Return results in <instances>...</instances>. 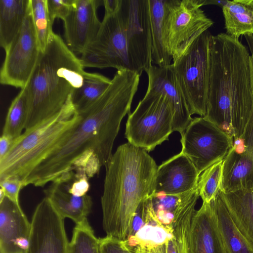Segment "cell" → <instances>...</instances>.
Wrapping results in <instances>:
<instances>
[{
    "label": "cell",
    "instance_id": "cell-11",
    "mask_svg": "<svg viewBox=\"0 0 253 253\" xmlns=\"http://www.w3.org/2000/svg\"><path fill=\"white\" fill-rule=\"evenodd\" d=\"M181 135V152L200 174L223 160L233 145L231 138L204 117L193 118Z\"/></svg>",
    "mask_w": 253,
    "mask_h": 253
},
{
    "label": "cell",
    "instance_id": "cell-35",
    "mask_svg": "<svg viewBox=\"0 0 253 253\" xmlns=\"http://www.w3.org/2000/svg\"><path fill=\"white\" fill-rule=\"evenodd\" d=\"M14 139L2 134L0 138V160H1L10 150Z\"/></svg>",
    "mask_w": 253,
    "mask_h": 253
},
{
    "label": "cell",
    "instance_id": "cell-34",
    "mask_svg": "<svg viewBox=\"0 0 253 253\" xmlns=\"http://www.w3.org/2000/svg\"><path fill=\"white\" fill-rule=\"evenodd\" d=\"M100 253H130L122 241L106 236L100 238Z\"/></svg>",
    "mask_w": 253,
    "mask_h": 253
},
{
    "label": "cell",
    "instance_id": "cell-3",
    "mask_svg": "<svg viewBox=\"0 0 253 253\" xmlns=\"http://www.w3.org/2000/svg\"><path fill=\"white\" fill-rule=\"evenodd\" d=\"M105 167L103 229L107 236L124 241L138 206L155 193L158 166L147 151L127 142L117 148Z\"/></svg>",
    "mask_w": 253,
    "mask_h": 253
},
{
    "label": "cell",
    "instance_id": "cell-33",
    "mask_svg": "<svg viewBox=\"0 0 253 253\" xmlns=\"http://www.w3.org/2000/svg\"><path fill=\"white\" fill-rule=\"evenodd\" d=\"M0 190L4 196L17 204H19V195L20 190L24 187L23 183L16 179H6L0 180Z\"/></svg>",
    "mask_w": 253,
    "mask_h": 253
},
{
    "label": "cell",
    "instance_id": "cell-30",
    "mask_svg": "<svg viewBox=\"0 0 253 253\" xmlns=\"http://www.w3.org/2000/svg\"><path fill=\"white\" fill-rule=\"evenodd\" d=\"M222 163L221 160L214 163L200 175L197 186L203 202H211L219 193L222 177Z\"/></svg>",
    "mask_w": 253,
    "mask_h": 253
},
{
    "label": "cell",
    "instance_id": "cell-31",
    "mask_svg": "<svg viewBox=\"0 0 253 253\" xmlns=\"http://www.w3.org/2000/svg\"><path fill=\"white\" fill-rule=\"evenodd\" d=\"M231 149L237 153L253 158V110L242 134L233 140Z\"/></svg>",
    "mask_w": 253,
    "mask_h": 253
},
{
    "label": "cell",
    "instance_id": "cell-25",
    "mask_svg": "<svg viewBox=\"0 0 253 253\" xmlns=\"http://www.w3.org/2000/svg\"><path fill=\"white\" fill-rule=\"evenodd\" d=\"M222 9L226 34L236 39L253 35V0H227Z\"/></svg>",
    "mask_w": 253,
    "mask_h": 253
},
{
    "label": "cell",
    "instance_id": "cell-15",
    "mask_svg": "<svg viewBox=\"0 0 253 253\" xmlns=\"http://www.w3.org/2000/svg\"><path fill=\"white\" fill-rule=\"evenodd\" d=\"M145 72L148 79L146 91L162 94L168 99L173 113V131L182 133L193 118L172 64L166 66L152 65Z\"/></svg>",
    "mask_w": 253,
    "mask_h": 253
},
{
    "label": "cell",
    "instance_id": "cell-8",
    "mask_svg": "<svg viewBox=\"0 0 253 253\" xmlns=\"http://www.w3.org/2000/svg\"><path fill=\"white\" fill-rule=\"evenodd\" d=\"M211 35L208 30L205 31L172 60L177 80L192 115L204 117L207 112Z\"/></svg>",
    "mask_w": 253,
    "mask_h": 253
},
{
    "label": "cell",
    "instance_id": "cell-37",
    "mask_svg": "<svg viewBox=\"0 0 253 253\" xmlns=\"http://www.w3.org/2000/svg\"><path fill=\"white\" fill-rule=\"evenodd\" d=\"M245 39L247 41L250 50L251 51V69H252V81L253 86V34H247L244 35Z\"/></svg>",
    "mask_w": 253,
    "mask_h": 253
},
{
    "label": "cell",
    "instance_id": "cell-22",
    "mask_svg": "<svg viewBox=\"0 0 253 253\" xmlns=\"http://www.w3.org/2000/svg\"><path fill=\"white\" fill-rule=\"evenodd\" d=\"M30 0H0V45L5 51L21 30Z\"/></svg>",
    "mask_w": 253,
    "mask_h": 253
},
{
    "label": "cell",
    "instance_id": "cell-29",
    "mask_svg": "<svg viewBox=\"0 0 253 253\" xmlns=\"http://www.w3.org/2000/svg\"><path fill=\"white\" fill-rule=\"evenodd\" d=\"M100 238H97L87 219L76 224L68 253H100Z\"/></svg>",
    "mask_w": 253,
    "mask_h": 253
},
{
    "label": "cell",
    "instance_id": "cell-21",
    "mask_svg": "<svg viewBox=\"0 0 253 253\" xmlns=\"http://www.w3.org/2000/svg\"><path fill=\"white\" fill-rule=\"evenodd\" d=\"M234 223L253 250V188L219 192Z\"/></svg>",
    "mask_w": 253,
    "mask_h": 253
},
{
    "label": "cell",
    "instance_id": "cell-2",
    "mask_svg": "<svg viewBox=\"0 0 253 253\" xmlns=\"http://www.w3.org/2000/svg\"><path fill=\"white\" fill-rule=\"evenodd\" d=\"M253 110L251 55L238 39L211 35L207 112L204 116L232 140L242 134Z\"/></svg>",
    "mask_w": 253,
    "mask_h": 253
},
{
    "label": "cell",
    "instance_id": "cell-27",
    "mask_svg": "<svg viewBox=\"0 0 253 253\" xmlns=\"http://www.w3.org/2000/svg\"><path fill=\"white\" fill-rule=\"evenodd\" d=\"M29 111V98L26 85L12 101L8 109L2 134L15 140L25 129Z\"/></svg>",
    "mask_w": 253,
    "mask_h": 253
},
{
    "label": "cell",
    "instance_id": "cell-17",
    "mask_svg": "<svg viewBox=\"0 0 253 253\" xmlns=\"http://www.w3.org/2000/svg\"><path fill=\"white\" fill-rule=\"evenodd\" d=\"M200 174L181 151L158 167L155 193L179 194L197 186Z\"/></svg>",
    "mask_w": 253,
    "mask_h": 253
},
{
    "label": "cell",
    "instance_id": "cell-20",
    "mask_svg": "<svg viewBox=\"0 0 253 253\" xmlns=\"http://www.w3.org/2000/svg\"><path fill=\"white\" fill-rule=\"evenodd\" d=\"M253 188V159L231 148L223 160L220 191L227 193Z\"/></svg>",
    "mask_w": 253,
    "mask_h": 253
},
{
    "label": "cell",
    "instance_id": "cell-16",
    "mask_svg": "<svg viewBox=\"0 0 253 253\" xmlns=\"http://www.w3.org/2000/svg\"><path fill=\"white\" fill-rule=\"evenodd\" d=\"M31 231L20 204L5 196L0 201V253H25Z\"/></svg>",
    "mask_w": 253,
    "mask_h": 253
},
{
    "label": "cell",
    "instance_id": "cell-5",
    "mask_svg": "<svg viewBox=\"0 0 253 253\" xmlns=\"http://www.w3.org/2000/svg\"><path fill=\"white\" fill-rule=\"evenodd\" d=\"M187 196L175 209L153 205L151 197L136 210L122 243L130 253H187L189 231L199 197Z\"/></svg>",
    "mask_w": 253,
    "mask_h": 253
},
{
    "label": "cell",
    "instance_id": "cell-18",
    "mask_svg": "<svg viewBox=\"0 0 253 253\" xmlns=\"http://www.w3.org/2000/svg\"><path fill=\"white\" fill-rule=\"evenodd\" d=\"M187 253H227L218 230L213 201L203 202L193 216Z\"/></svg>",
    "mask_w": 253,
    "mask_h": 253
},
{
    "label": "cell",
    "instance_id": "cell-7",
    "mask_svg": "<svg viewBox=\"0 0 253 253\" xmlns=\"http://www.w3.org/2000/svg\"><path fill=\"white\" fill-rule=\"evenodd\" d=\"M171 105L164 95L146 91L128 115L125 137L128 142L150 152L169 139L173 132Z\"/></svg>",
    "mask_w": 253,
    "mask_h": 253
},
{
    "label": "cell",
    "instance_id": "cell-10",
    "mask_svg": "<svg viewBox=\"0 0 253 253\" xmlns=\"http://www.w3.org/2000/svg\"><path fill=\"white\" fill-rule=\"evenodd\" d=\"M130 70L141 75L153 64L148 0H121L119 9Z\"/></svg>",
    "mask_w": 253,
    "mask_h": 253
},
{
    "label": "cell",
    "instance_id": "cell-23",
    "mask_svg": "<svg viewBox=\"0 0 253 253\" xmlns=\"http://www.w3.org/2000/svg\"><path fill=\"white\" fill-rule=\"evenodd\" d=\"M152 36V63L158 66L170 65L172 57L168 49L165 33L167 0H148Z\"/></svg>",
    "mask_w": 253,
    "mask_h": 253
},
{
    "label": "cell",
    "instance_id": "cell-9",
    "mask_svg": "<svg viewBox=\"0 0 253 253\" xmlns=\"http://www.w3.org/2000/svg\"><path fill=\"white\" fill-rule=\"evenodd\" d=\"M203 5L204 0H167L165 39L172 60L213 25L201 8Z\"/></svg>",
    "mask_w": 253,
    "mask_h": 253
},
{
    "label": "cell",
    "instance_id": "cell-24",
    "mask_svg": "<svg viewBox=\"0 0 253 253\" xmlns=\"http://www.w3.org/2000/svg\"><path fill=\"white\" fill-rule=\"evenodd\" d=\"M216 222L227 253H253V250L231 218L219 193L213 200Z\"/></svg>",
    "mask_w": 253,
    "mask_h": 253
},
{
    "label": "cell",
    "instance_id": "cell-32",
    "mask_svg": "<svg viewBox=\"0 0 253 253\" xmlns=\"http://www.w3.org/2000/svg\"><path fill=\"white\" fill-rule=\"evenodd\" d=\"M75 0H47L48 13L51 22L53 24L55 18L63 21L72 9Z\"/></svg>",
    "mask_w": 253,
    "mask_h": 253
},
{
    "label": "cell",
    "instance_id": "cell-26",
    "mask_svg": "<svg viewBox=\"0 0 253 253\" xmlns=\"http://www.w3.org/2000/svg\"><path fill=\"white\" fill-rule=\"evenodd\" d=\"M111 80L99 73L86 72L83 84L72 95V104L77 112L84 109L101 96Z\"/></svg>",
    "mask_w": 253,
    "mask_h": 253
},
{
    "label": "cell",
    "instance_id": "cell-13",
    "mask_svg": "<svg viewBox=\"0 0 253 253\" xmlns=\"http://www.w3.org/2000/svg\"><path fill=\"white\" fill-rule=\"evenodd\" d=\"M64 219L45 197L34 212L25 253H68Z\"/></svg>",
    "mask_w": 253,
    "mask_h": 253
},
{
    "label": "cell",
    "instance_id": "cell-14",
    "mask_svg": "<svg viewBox=\"0 0 253 253\" xmlns=\"http://www.w3.org/2000/svg\"><path fill=\"white\" fill-rule=\"evenodd\" d=\"M101 5L102 0H75L63 20L65 43L76 55H81L98 34L101 22L97 10Z\"/></svg>",
    "mask_w": 253,
    "mask_h": 253
},
{
    "label": "cell",
    "instance_id": "cell-6",
    "mask_svg": "<svg viewBox=\"0 0 253 253\" xmlns=\"http://www.w3.org/2000/svg\"><path fill=\"white\" fill-rule=\"evenodd\" d=\"M80 120L73 105L58 114L24 130L7 155L0 160V180L24 182L33 170L70 133Z\"/></svg>",
    "mask_w": 253,
    "mask_h": 253
},
{
    "label": "cell",
    "instance_id": "cell-12",
    "mask_svg": "<svg viewBox=\"0 0 253 253\" xmlns=\"http://www.w3.org/2000/svg\"><path fill=\"white\" fill-rule=\"evenodd\" d=\"M5 52V58L0 71V83L21 89L30 81L42 54L30 6L21 30Z\"/></svg>",
    "mask_w": 253,
    "mask_h": 253
},
{
    "label": "cell",
    "instance_id": "cell-19",
    "mask_svg": "<svg viewBox=\"0 0 253 253\" xmlns=\"http://www.w3.org/2000/svg\"><path fill=\"white\" fill-rule=\"evenodd\" d=\"M47 197L57 212L64 219L68 218L78 224L85 218L91 211L92 201L86 194L76 196L70 193L65 182L57 178L44 190Z\"/></svg>",
    "mask_w": 253,
    "mask_h": 253
},
{
    "label": "cell",
    "instance_id": "cell-1",
    "mask_svg": "<svg viewBox=\"0 0 253 253\" xmlns=\"http://www.w3.org/2000/svg\"><path fill=\"white\" fill-rule=\"evenodd\" d=\"M140 75L117 70L106 91L84 109L67 137L33 170L24 182L42 187L73 168L89 161L105 166L122 119L130 114Z\"/></svg>",
    "mask_w": 253,
    "mask_h": 253
},
{
    "label": "cell",
    "instance_id": "cell-28",
    "mask_svg": "<svg viewBox=\"0 0 253 253\" xmlns=\"http://www.w3.org/2000/svg\"><path fill=\"white\" fill-rule=\"evenodd\" d=\"M30 8L38 46L43 53L53 32L47 7V0H30Z\"/></svg>",
    "mask_w": 253,
    "mask_h": 253
},
{
    "label": "cell",
    "instance_id": "cell-36",
    "mask_svg": "<svg viewBox=\"0 0 253 253\" xmlns=\"http://www.w3.org/2000/svg\"><path fill=\"white\" fill-rule=\"evenodd\" d=\"M121 0H103L105 7L104 15L113 14L118 11L120 7Z\"/></svg>",
    "mask_w": 253,
    "mask_h": 253
},
{
    "label": "cell",
    "instance_id": "cell-4",
    "mask_svg": "<svg viewBox=\"0 0 253 253\" xmlns=\"http://www.w3.org/2000/svg\"><path fill=\"white\" fill-rule=\"evenodd\" d=\"M77 56L53 32L27 85L29 111L24 130L59 113L72 104L86 72Z\"/></svg>",
    "mask_w": 253,
    "mask_h": 253
}]
</instances>
